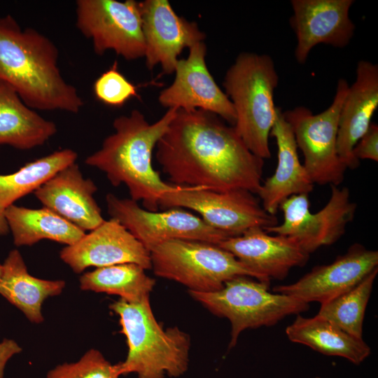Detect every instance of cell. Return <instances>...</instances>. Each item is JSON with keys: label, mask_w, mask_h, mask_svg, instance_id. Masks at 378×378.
Returning a JSON list of instances; mask_svg holds the SVG:
<instances>
[{"label": "cell", "mask_w": 378, "mask_h": 378, "mask_svg": "<svg viewBox=\"0 0 378 378\" xmlns=\"http://www.w3.org/2000/svg\"><path fill=\"white\" fill-rule=\"evenodd\" d=\"M155 148L156 160L174 186L253 194L261 186L264 160L212 113L178 109Z\"/></svg>", "instance_id": "obj_1"}, {"label": "cell", "mask_w": 378, "mask_h": 378, "mask_svg": "<svg viewBox=\"0 0 378 378\" xmlns=\"http://www.w3.org/2000/svg\"><path fill=\"white\" fill-rule=\"evenodd\" d=\"M59 52L47 36L22 29L10 15L0 17V81L34 110L78 113L84 102L63 78Z\"/></svg>", "instance_id": "obj_2"}, {"label": "cell", "mask_w": 378, "mask_h": 378, "mask_svg": "<svg viewBox=\"0 0 378 378\" xmlns=\"http://www.w3.org/2000/svg\"><path fill=\"white\" fill-rule=\"evenodd\" d=\"M177 110L169 108L151 124L137 109L116 118L113 122L114 132L87 157L85 164L103 172L112 186L125 185L130 199L141 201L145 209L158 211L160 197L175 186L162 180L154 169L153 151Z\"/></svg>", "instance_id": "obj_3"}, {"label": "cell", "mask_w": 378, "mask_h": 378, "mask_svg": "<svg viewBox=\"0 0 378 378\" xmlns=\"http://www.w3.org/2000/svg\"><path fill=\"white\" fill-rule=\"evenodd\" d=\"M109 308L119 316L120 332L128 353L117 364L120 375L136 373L137 378L178 377L188 368L189 335L177 327L164 329L155 319L149 298L130 302L119 299Z\"/></svg>", "instance_id": "obj_4"}, {"label": "cell", "mask_w": 378, "mask_h": 378, "mask_svg": "<svg viewBox=\"0 0 378 378\" xmlns=\"http://www.w3.org/2000/svg\"><path fill=\"white\" fill-rule=\"evenodd\" d=\"M278 83L271 56L250 52L237 55L223 82L236 113L233 127L250 151L263 160L271 157L269 137L276 115Z\"/></svg>", "instance_id": "obj_5"}, {"label": "cell", "mask_w": 378, "mask_h": 378, "mask_svg": "<svg viewBox=\"0 0 378 378\" xmlns=\"http://www.w3.org/2000/svg\"><path fill=\"white\" fill-rule=\"evenodd\" d=\"M270 284L239 276L226 281L220 290H189V293L211 313L230 321L231 348L243 330L273 326L287 316L299 314L309 309L308 303L270 292Z\"/></svg>", "instance_id": "obj_6"}, {"label": "cell", "mask_w": 378, "mask_h": 378, "mask_svg": "<svg viewBox=\"0 0 378 378\" xmlns=\"http://www.w3.org/2000/svg\"><path fill=\"white\" fill-rule=\"evenodd\" d=\"M150 253L155 275L181 283L189 290H218L239 276L255 279L232 253L209 242L172 239L160 244Z\"/></svg>", "instance_id": "obj_7"}, {"label": "cell", "mask_w": 378, "mask_h": 378, "mask_svg": "<svg viewBox=\"0 0 378 378\" xmlns=\"http://www.w3.org/2000/svg\"><path fill=\"white\" fill-rule=\"evenodd\" d=\"M349 87L348 82L340 78L332 104L320 113L314 114L302 106L283 112L314 184L338 186L344 178L347 168L338 155L337 138L340 113Z\"/></svg>", "instance_id": "obj_8"}, {"label": "cell", "mask_w": 378, "mask_h": 378, "mask_svg": "<svg viewBox=\"0 0 378 378\" xmlns=\"http://www.w3.org/2000/svg\"><path fill=\"white\" fill-rule=\"evenodd\" d=\"M251 192L232 190L216 192L202 188L174 186L159 200V209L185 208L198 213L210 227L229 237L253 227L265 229L278 224Z\"/></svg>", "instance_id": "obj_9"}, {"label": "cell", "mask_w": 378, "mask_h": 378, "mask_svg": "<svg viewBox=\"0 0 378 378\" xmlns=\"http://www.w3.org/2000/svg\"><path fill=\"white\" fill-rule=\"evenodd\" d=\"M356 206L346 187L331 186L328 202L314 214L310 211L309 194L294 195L279 206L284 214L282 223L264 230L294 239L310 254L342 237L354 220Z\"/></svg>", "instance_id": "obj_10"}, {"label": "cell", "mask_w": 378, "mask_h": 378, "mask_svg": "<svg viewBox=\"0 0 378 378\" xmlns=\"http://www.w3.org/2000/svg\"><path fill=\"white\" fill-rule=\"evenodd\" d=\"M76 27L91 40L96 54L113 50L126 60L144 57L139 3L134 0H78Z\"/></svg>", "instance_id": "obj_11"}, {"label": "cell", "mask_w": 378, "mask_h": 378, "mask_svg": "<svg viewBox=\"0 0 378 378\" xmlns=\"http://www.w3.org/2000/svg\"><path fill=\"white\" fill-rule=\"evenodd\" d=\"M107 211L150 252L160 244L172 239H188L220 244L230 237L208 225L200 217L181 208L150 211L137 202L106 196Z\"/></svg>", "instance_id": "obj_12"}, {"label": "cell", "mask_w": 378, "mask_h": 378, "mask_svg": "<svg viewBox=\"0 0 378 378\" xmlns=\"http://www.w3.org/2000/svg\"><path fill=\"white\" fill-rule=\"evenodd\" d=\"M206 55V46L204 41L191 46L187 58L178 59L174 80L160 92L158 102L168 109L208 111L234 126L235 111L228 97L210 74Z\"/></svg>", "instance_id": "obj_13"}, {"label": "cell", "mask_w": 378, "mask_h": 378, "mask_svg": "<svg viewBox=\"0 0 378 378\" xmlns=\"http://www.w3.org/2000/svg\"><path fill=\"white\" fill-rule=\"evenodd\" d=\"M145 41L146 65L160 64L162 74L174 73L182 50L204 41L205 34L195 22L178 16L168 0L139 2Z\"/></svg>", "instance_id": "obj_14"}, {"label": "cell", "mask_w": 378, "mask_h": 378, "mask_svg": "<svg viewBox=\"0 0 378 378\" xmlns=\"http://www.w3.org/2000/svg\"><path fill=\"white\" fill-rule=\"evenodd\" d=\"M354 0H292L290 25L297 40L296 61L304 64L310 51L318 44L346 47L356 25L349 17Z\"/></svg>", "instance_id": "obj_15"}, {"label": "cell", "mask_w": 378, "mask_h": 378, "mask_svg": "<svg viewBox=\"0 0 378 378\" xmlns=\"http://www.w3.org/2000/svg\"><path fill=\"white\" fill-rule=\"evenodd\" d=\"M378 252L354 244L329 265L316 266L296 282L273 288L306 303H326L347 292L377 268Z\"/></svg>", "instance_id": "obj_16"}, {"label": "cell", "mask_w": 378, "mask_h": 378, "mask_svg": "<svg viewBox=\"0 0 378 378\" xmlns=\"http://www.w3.org/2000/svg\"><path fill=\"white\" fill-rule=\"evenodd\" d=\"M62 260L77 274L89 267L135 263L152 268L150 252L117 220L111 218L60 253Z\"/></svg>", "instance_id": "obj_17"}, {"label": "cell", "mask_w": 378, "mask_h": 378, "mask_svg": "<svg viewBox=\"0 0 378 378\" xmlns=\"http://www.w3.org/2000/svg\"><path fill=\"white\" fill-rule=\"evenodd\" d=\"M218 245L232 253L257 280L267 283L284 279L292 268L304 265L309 258L294 239L270 235L262 227L228 237Z\"/></svg>", "instance_id": "obj_18"}, {"label": "cell", "mask_w": 378, "mask_h": 378, "mask_svg": "<svg viewBox=\"0 0 378 378\" xmlns=\"http://www.w3.org/2000/svg\"><path fill=\"white\" fill-rule=\"evenodd\" d=\"M97 189L93 181L84 178L74 162L55 174L34 194L43 207L85 232L104 221L94 197Z\"/></svg>", "instance_id": "obj_19"}, {"label": "cell", "mask_w": 378, "mask_h": 378, "mask_svg": "<svg viewBox=\"0 0 378 378\" xmlns=\"http://www.w3.org/2000/svg\"><path fill=\"white\" fill-rule=\"evenodd\" d=\"M356 74L340 110L337 138L338 155L351 169L360 164L353 155L354 147L368 130L378 106V65L360 60Z\"/></svg>", "instance_id": "obj_20"}, {"label": "cell", "mask_w": 378, "mask_h": 378, "mask_svg": "<svg viewBox=\"0 0 378 378\" xmlns=\"http://www.w3.org/2000/svg\"><path fill=\"white\" fill-rule=\"evenodd\" d=\"M270 136L277 146V165L274 173L262 182L257 195L263 209L275 215L285 200L294 195L309 194L314 184L300 161L293 130L279 107Z\"/></svg>", "instance_id": "obj_21"}, {"label": "cell", "mask_w": 378, "mask_h": 378, "mask_svg": "<svg viewBox=\"0 0 378 378\" xmlns=\"http://www.w3.org/2000/svg\"><path fill=\"white\" fill-rule=\"evenodd\" d=\"M64 287L63 280H46L31 276L17 249L10 251L2 264L0 295L32 323L43 321L41 309L44 300L59 295Z\"/></svg>", "instance_id": "obj_22"}, {"label": "cell", "mask_w": 378, "mask_h": 378, "mask_svg": "<svg viewBox=\"0 0 378 378\" xmlns=\"http://www.w3.org/2000/svg\"><path fill=\"white\" fill-rule=\"evenodd\" d=\"M57 131L54 122L41 116L8 84L0 81V145L32 149L44 144Z\"/></svg>", "instance_id": "obj_23"}, {"label": "cell", "mask_w": 378, "mask_h": 378, "mask_svg": "<svg viewBox=\"0 0 378 378\" xmlns=\"http://www.w3.org/2000/svg\"><path fill=\"white\" fill-rule=\"evenodd\" d=\"M286 334L293 342L307 345L324 355L345 358L355 365L361 363L371 351L363 338L316 316L305 318L298 314L286 328Z\"/></svg>", "instance_id": "obj_24"}, {"label": "cell", "mask_w": 378, "mask_h": 378, "mask_svg": "<svg viewBox=\"0 0 378 378\" xmlns=\"http://www.w3.org/2000/svg\"><path fill=\"white\" fill-rule=\"evenodd\" d=\"M4 216L16 246H31L43 239L69 246L85 234L46 207L29 209L13 204L4 210Z\"/></svg>", "instance_id": "obj_25"}, {"label": "cell", "mask_w": 378, "mask_h": 378, "mask_svg": "<svg viewBox=\"0 0 378 378\" xmlns=\"http://www.w3.org/2000/svg\"><path fill=\"white\" fill-rule=\"evenodd\" d=\"M77 158L74 150L64 148L29 162L12 174H0V210L36 191L58 172L76 162Z\"/></svg>", "instance_id": "obj_26"}, {"label": "cell", "mask_w": 378, "mask_h": 378, "mask_svg": "<svg viewBox=\"0 0 378 378\" xmlns=\"http://www.w3.org/2000/svg\"><path fill=\"white\" fill-rule=\"evenodd\" d=\"M140 265L122 263L97 267L80 277L83 290L117 295L130 302L149 298L155 281L148 276Z\"/></svg>", "instance_id": "obj_27"}, {"label": "cell", "mask_w": 378, "mask_h": 378, "mask_svg": "<svg viewBox=\"0 0 378 378\" xmlns=\"http://www.w3.org/2000/svg\"><path fill=\"white\" fill-rule=\"evenodd\" d=\"M377 272L378 267L351 290L321 304L316 316L330 321L356 337L363 338L365 312Z\"/></svg>", "instance_id": "obj_28"}, {"label": "cell", "mask_w": 378, "mask_h": 378, "mask_svg": "<svg viewBox=\"0 0 378 378\" xmlns=\"http://www.w3.org/2000/svg\"><path fill=\"white\" fill-rule=\"evenodd\" d=\"M118 365H112L97 349H90L76 362L57 365L46 378H119Z\"/></svg>", "instance_id": "obj_29"}, {"label": "cell", "mask_w": 378, "mask_h": 378, "mask_svg": "<svg viewBox=\"0 0 378 378\" xmlns=\"http://www.w3.org/2000/svg\"><path fill=\"white\" fill-rule=\"evenodd\" d=\"M137 88L117 69L115 63L95 80L93 86L96 97L111 106H122L127 101L138 97Z\"/></svg>", "instance_id": "obj_30"}, {"label": "cell", "mask_w": 378, "mask_h": 378, "mask_svg": "<svg viewBox=\"0 0 378 378\" xmlns=\"http://www.w3.org/2000/svg\"><path fill=\"white\" fill-rule=\"evenodd\" d=\"M353 155L358 160L378 161V126L372 122L353 149Z\"/></svg>", "instance_id": "obj_31"}, {"label": "cell", "mask_w": 378, "mask_h": 378, "mask_svg": "<svg viewBox=\"0 0 378 378\" xmlns=\"http://www.w3.org/2000/svg\"><path fill=\"white\" fill-rule=\"evenodd\" d=\"M21 351L22 348L15 340L4 339L0 342V378H4L5 367L8 361Z\"/></svg>", "instance_id": "obj_32"}, {"label": "cell", "mask_w": 378, "mask_h": 378, "mask_svg": "<svg viewBox=\"0 0 378 378\" xmlns=\"http://www.w3.org/2000/svg\"><path fill=\"white\" fill-rule=\"evenodd\" d=\"M9 232V228L4 216V211L0 210V235H6Z\"/></svg>", "instance_id": "obj_33"}, {"label": "cell", "mask_w": 378, "mask_h": 378, "mask_svg": "<svg viewBox=\"0 0 378 378\" xmlns=\"http://www.w3.org/2000/svg\"><path fill=\"white\" fill-rule=\"evenodd\" d=\"M2 274V265L0 264V279Z\"/></svg>", "instance_id": "obj_34"}, {"label": "cell", "mask_w": 378, "mask_h": 378, "mask_svg": "<svg viewBox=\"0 0 378 378\" xmlns=\"http://www.w3.org/2000/svg\"><path fill=\"white\" fill-rule=\"evenodd\" d=\"M316 378H321V377H316Z\"/></svg>", "instance_id": "obj_35"}]
</instances>
